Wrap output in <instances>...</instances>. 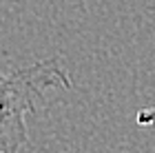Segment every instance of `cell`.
<instances>
[{
  "label": "cell",
  "instance_id": "cell-1",
  "mask_svg": "<svg viewBox=\"0 0 155 153\" xmlns=\"http://www.w3.org/2000/svg\"><path fill=\"white\" fill-rule=\"evenodd\" d=\"M71 78L58 60L49 58L11 73H0V153H22L29 144L27 115L38 113L51 89H71Z\"/></svg>",
  "mask_w": 155,
  "mask_h": 153
},
{
  "label": "cell",
  "instance_id": "cell-2",
  "mask_svg": "<svg viewBox=\"0 0 155 153\" xmlns=\"http://www.w3.org/2000/svg\"><path fill=\"white\" fill-rule=\"evenodd\" d=\"M135 122L140 127H155V107H146L142 111H137Z\"/></svg>",
  "mask_w": 155,
  "mask_h": 153
}]
</instances>
